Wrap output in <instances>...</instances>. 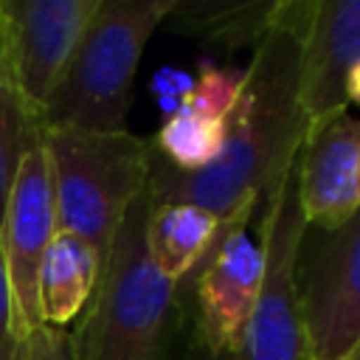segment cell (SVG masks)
<instances>
[{
    "label": "cell",
    "mask_w": 360,
    "mask_h": 360,
    "mask_svg": "<svg viewBox=\"0 0 360 360\" xmlns=\"http://www.w3.org/2000/svg\"><path fill=\"white\" fill-rule=\"evenodd\" d=\"M309 17L312 0H278L273 22L245 68L239 98L222 121L225 141L211 166L183 172L152 149L146 180L152 202H194L219 222V233L250 222L253 211L278 188L309 132L301 107Z\"/></svg>",
    "instance_id": "1"
},
{
    "label": "cell",
    "mask_w": 360,
    "mask_h": 360,
    "mask_svg": "<svg viewBox=\"0 0 360 360\" xmlns=\"http://www.w3.org/2000/svg\"><path fill=\"white\" fill-rule=\"evenodd\" d=\"M149 191L124 214L98 284L70 332L73 360H169L174 332L186 323L177 281L158 273L146 253Z\"/></svg>",
    "instance_id": "2"
},
{
    "label": "cell",
    "mask_w": 360,
    "mask_h": 360,
    "mask_svg": "<svg viewBox=\"0 0 360 360\" xmlns=\"http://www.w3.org/2000/svg\"><path fill=\"white\" fill-rule=\"evenodd\" d=\"M174 6L177 0H98L39 127L124 132L141 53Z\"/></svg>",
    "instance_id": "3"
},
{
    "label": "cell",
    "mask_w": 360,
    "mask_h": 360,
    "mask_svg": "<svg viewBox=\"0 0 360 360\" xmlns=\"http://www.w3.org/2000/svg\"><path fill=\"white\" fill-rule=\"evenodd\" d=\"M42 152L53 188L56 228L82 236L104 262L124 214L146 188L152 141L129 129L45 127Z\"/></svg>",
    "instance_id": "4"
},
{
    "label": "cell",
    "mask_w": 360,
    "mask_h": 360,
    "mask_svg": "<svg viewBox=\"0 0 360 360\" xmlns=\"http://www.w3.org/2000/svg\"><path fill=\"white\" fill-rule=\"evenodd\" d=\"M292 290L309 360H349L360 346V208L335 228H304Z\"/></svg>",
    "instance_id": "5"
},
{
    "label": "cell",
    "mask_w": 360,
    "mask_h": 360,
    "mask_svg": "<svg viewBox=\"0 0 360 360\" xmlns=\"http://www.w3.org/2000/svg\"><path fill=\"white\" fill-rule=\"evenodd\" d=\"M301 155V152H298ZM307 228L298 197V158L284 172L278 188L262 205L264 278L259 301L225 360H309L307 338L292 290V262ZM217 357V360H222Z\"/></svg>",
    "instance_id": "6"
},
{
    "label": "cell",
    "mask_w": 360,
    "mask_h": 360,
    "mask_svg": "<svg viewBox=\"0 0 360 360\" xmlns=\"http://www.w3.org/2000/svg\"><path fill=\"white\" fill-rule=\"evenodd\" d=\"M264 250L248 236V228L222 231L202 262L177 281L183 318L191 321V340L208 360L222 357L245 329L262 290Z\"/></svg>",
    "instance_id": "7"
},
{
    "label": "cell",
    "mask_w": 360,
    "mask_h": 360,
    "mask_svg": "<svg viewBox=\"0 0 360 360\" xmlns=\"http://www.w3.org/2000/svg\"><path fill=\"white\" fill-rule=\"evenodd\" d=\"M98 0H0V37L25 107L42 115Z\"/></svg>",
    "instance_id": "8"
},
{
    "label": "cell",
    "mask_w": 360,
    "mask_h": 360,
    "mask_svg": "<svg viewBox=\"0 0 360 360\" xmlns=\"http://www.w3.org/2000/svg\"><path fill=\"white\" fill-rule=\"evenodd\" d=\"M56 208L42 141L28 149L11 180L3 219H0V256L11 287L17 323L22 340L42 323L37 301V278L45 248L56 236Z\"/></svg>",
    "instance_id": "9"
},
{
    "label": "cell",
    "mask_w": 360,
    "mask_h": 360,
    "mask_svg": "<svg viewBox=\"0 0 360 360\" xmlns=\"http://www.w3.org/2000/svg\"><path fill=\"white\" fill-rule=\"evenodd\" d=\"M298 197L312 228H335L360 208V118L340 112L309 127L298 155Z\"/></svg>",
    "instance_id": "10"
},
{
    "label": "cell",
    "mask_w": 360,
    "mask_h": 360,
    "mask_svg": "<svg viewBox=\"0 0 360 360\" xmlns=\"http://www.w3.org/2000/svg\"><path fill=\"white\" fill-rule=\"evenodd\" d=\"M360 62V0H312L301 56V107L309 127L346 112V76Z\"/></svg>",
    "instance_id": "11"
},
{
    "label": "cell",
    "mask_w": 360,
    "mask_h": 360,
    "mask_svg": "<svg viewBox=\"0 0 360 360\" xmlns=\"http://www.w3.org/2000/svg\"><path fill=\"white\" fill-rule=\"evenodd\" d=\"M101 273L98 253L76 233L56 231L39 262L37 301L39 321L65 329L90 304Z\"/></svg>",
    "instance_id": "12"
},
{
    "label": "cell",
    "mask_w": 360,
    "mask_h": 360,
    "mask_svg": "<svg viewBox=\"0 0 360 360\" xmlns=\"http://www.w3.org/2000/svg\"><path fill=\"white\" fill-rule=\"evenodd\" d=\"M219 222L194 202H152L146 217V253L169 281L186 278L208 253Z\"/></svg>",
    "instance_id": "13"
},
{
    "label": "cell",
    "mask_w": 360,
    "mask_h": 360,
    "mask_svg": "<svg viewBox=\"0 0 360 360\" xmlns=\"http://www.w3.org/2000/svg\"><path fill=\"white\" fill-rule=\"evenodd\" d=\"M278 0H248V3H211V0H191L174 6L166 17V25L174 31L200 37L219 48H242L253 45L267 34Z\"/></svg>",
    "instance_id": "14"
},
{
    "label": "cell",
    "mask_w": 360,
    "mask_h": 360,
    "mask_svg": "<svg viewBox=\"0 0 360 360\" xmlns=\"http://www.w3.org/2000/svg\"><path fill=\"white\" fill-rule=\"evenodd\" d=\"M39 141H42V127L37 115L25 107L14 84V76L8 70L6 51H3V37H0V219H3L6 197L20 160Z\"/></svg>",
    "instance_id": "15"
},
{
    "label": "cell",
    "mask_w": 360,
    "mask_h": 360,
    "mask_svg": "<svg viewBox=\"0 0 360 360\" xmlns=\"http://www.w3.org/2000/svg\"><path fill=\"white\" fill-rule=\"evenodd\" d=\"M222 141H225L222 121H211V118L177 110L163 121V127L152 138V149L174 169L197 172L211 166L219 158Z\"/></svg>",
    "instance_id": "16"
},
{
    "label": "cell",
    "mask_w": 360,
    "mask_h": 360,
    "mask_svg": "<svg viewBox=\"0 0 360 360\" xmlns=\"http://www.w3.org/2000/svg\"><path fill=\"white\" fill-rule=\"evenodd\" d=\"M242 82H245V70L217 68L211 62H202L197 79L191 82L188 93L183 96L180 110H186L191 115L211 118V121H225V115L231 112V107L239 98Z\"/></svg>",
    "instance_id": "17"
},
{
    "label": "cell",
    "mask_w": 360,
    "mask_h": 360,
    "mask_svg": "<svg viewBox=\"0 0 360 360\" xmlns=\"http://www.w3.org/2000/svg\"><path fill=\"white\" fill-rule=\"evenodd\" d=\"M20 360H73L70 332L59 326L39 323L20 349Z\"/></svg>",
    "instance_id": "18"
},
{
    "label": "cell",
    "mask_w": 360,
    "mask_h": 360,
    "mask_svg": "<svg viewBox=\"0 0 360 360\" xmlns=\"http://www.w3.org/2000/svg\"><path fill=\"white\" fill-rule=\"evenodd\" d=\"M20 349H22V335L17 323L11 287L6 278V264L0 256V360H20Z\"/></svg>",
    "instance_id": "19"
},
{
    "label": "cell",
    "mask_w": 360,
    "mask_h": 360,
    "mask_svg": "<svg viewBox=\"0 0 360 360\" xmlns=\"http://www.w3.org/2000/svg\"><path fill=\"white\" fill-rule=\"evenodd\" d=\"M346 101L352 104H360V62L349 70V76H346Z\"/></svg>",
    "instance_id": "20"
},
{
    "label": "cell",
    "mask_w": 360,
    "mask_h": 360,
    "mask_svg": "<svg viewBox=\"0 0 360 360\" xmlns=\"http://www.w3.org/2000/svg\"><path fill=\"white\" fill-rule=\"evenodd\" d=\"M349 360H360V346H357V349H354V352L349 354Z\"/></svg>",
    "instance_id": "21"
}]
</instances>
